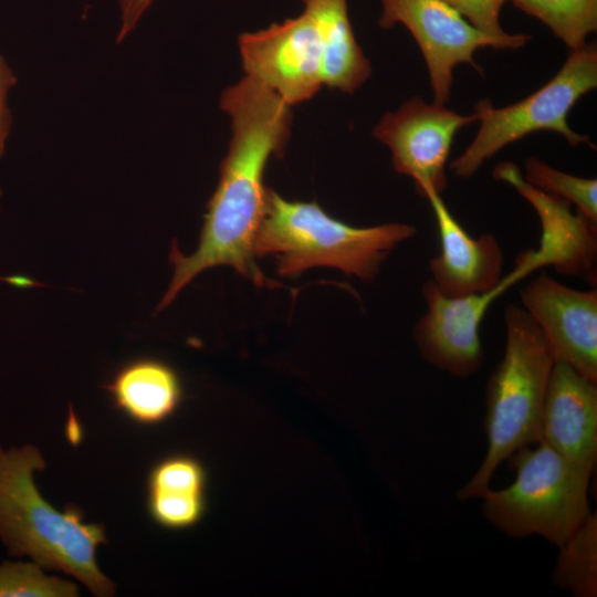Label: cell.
Segmentation results:
<instances>
[{
  "label": "cell",
  "mask_w": 597,
  "mask_h": 597,
  "mask_svg": "<svg viewBox=\"0 0 597 597\" xmlns=\"http://www.w3.org/2000/svg\"><path fill=\"white\" fill-rule=\"evenodd\" d=\"M220 106L231 117L228 154L207 205L197 250L184 255L174 240L169 255L174 275L158 311L195 276L218 265L233 268L260 287L280 286L256 265L254 239L264 213V170L272 156L283 153L290 136L291 108L275 92L248 75L222 93Z\"/></svg>",
  "instance_id": "1"
},
{
  "label": "cell",
  "mask_w": 597,
  "mask_h": 597,
  "mask_svg": "<svg viewBox=\"0 0 597 597\" xmlns=\"http://www.w3.org/2000/svg\"><path fill=\"white\" fill-rule=\"evenodd\" d=\"M44 468L34 446H0L1 542L10 556H27L42 568L72 575L95 596H113L115 584L96 563L97 546L107 543L104 526L85 523L76 505L60 512L46 502L33 480Z\"/></svg>",
  "instance_id": "2"
},
{
  "label": "cell",
  "mask_w": 597,
  "mask_h": 597,
  "mask_svg": "<svg viewBox=\"0 0 597 597\" xmlns=\"http://www.w3.org/2000/svg\"><path fill=\"white\" fill-rule=\"evenodd\" d=\"M417 232L416 227L401 222L349 226L316 202L289 201L266 188L254 253L272 255L282 276H295L313 266H331L370 282L390 252Z\"/></svg>",
  "instance_id": "3"
},
{
  "label": "cell",
  "mask_w": 597,
  "mask_h": 597,
  "mask_svg": "<svg viewBox=\"0 0 597 597\" xmlns=\"http://www.w3.org/2000/svg\"><path fill=\"white\" fill-rule=\"evenodd\" d=\"M505 347L485 389V457L458 492L459 500L481 496L503 460L536 444L551 371L552 349L540 327L520 305L504 310Z\"/></svg>",
  "instance_id": "4"
},
{
  "label": "cell",
  "mask_w": 597,
  "mask_h": 597,
  "mask_svg": "<svg viewBox=\"0 0 597 597\" xmlns=\"http://www.w3.org/2000/svg\"><path fill=\"white\" fill-rule=\"evenodd\" d=\"M510 459L515 480L507 488L483 491L484 515L511 537L536 534L561 547L590 514L591 473L543 441Z\"/></svg>",
  "instance_id": "5"
},
{
  "label": "cell",
  "mask_w": 597,
  "mask_h": 597,
  "mask_svg": "<svg viewBox=\"0 0 597 597\" xmlns=\"http://www.w3.org/2000/svg\"><path fill=\"white\" fill-rule=\"evenodd\" d=\"M597 86V49L590 43L570 50L562 69L546 84L526 98L494 107L489 100L475 104L480 128L465 150L449 166L460 178L472 177L482 164L507 145L540 132L562 134L570 146L588 143L574 132L567 116L577 101Z\"/></svg>",
  "instance_id": "6"
},
{
  "label": "cell",
  "mask_w": 597,
  "mask_h": 597,
  "mask_svg": "<svg viewBox=\"0 0 597 597\" xmlns=\"http://www.w3.org/2000/svg\"><path fill=\"white\" fill-rule=\"evenodd\" d=\"M379 25L389 29L404 24L418 43L426 61L434 102L446 104L460 63L476 66L473 54L481 48L520 49L526 34L490 35L471 24L444 0H380Z\"/></svg>",
  "instance_id": "7"
},
{
  "label": "cell",
  "mask_w": 597,
  "mask_h": 597,
  "mask_svg": "<svg viewBox=\"0 0 597 597\" xmlns=\"http://www.w3.org/2000/svg\"><path fill=\"white\" fill-rule=\"evenodd\" d=\"M531 273L530 266L519 260L495 289L459 297L446 296L430 279L425 281L421 294L427 311L416 323L412 334L422 358L455 377L465 378L475 374L484 359L480 326L489 307L507 289Z\"/></svg>",
  "instance_id": "8"
},
{
  "label": "cell",
  "mask_w": 597,
  "mask_h": 597,
  "mask_svg": "<svg viewBox=\"0 0 597 597\" xmlns=\"http://www.w3.org/2000/svg\"><path fill=\"white\" fill-rule=\"evenodd\" d=\"M476 121L443 104L416 96L383 116L374 136L391 151L394 169L412 178L416 191L441 193L447 187L446 166L455 133Z\"/></svg>",
  "instance_id": "9"
},
{
  "label": "cell",
  "mask_w": 597,
  "mask_h": 597,
  "mask_svg": "<svg viewBox=\"0 0 597 597\" xmlns=\"http://www.w3.org/2000/svg\"><path fill=\"white\" fill-rule=\"evenodd\" d=\"M248 76L292 106L310 100L323 83V49L315 21L305 10L296 18L239 36Z\"/></svg>",
  "instance_id": "10"
},
{
  "label": "cell",
  "mask_w": 597,
  "mask_h": 597,
  "mask_svg": "<svg viewBox=\"0 0 597 597\" xmlns=\"http://www.w3.org/2000/svg\"><path fill=\"white\" fill-rule=\"evenodd\" d=\"M520 300L554 360L597 383V291L573 289L541 273L520 291Z\"/></svg>",
  "instance_id": "11"
},
{
  "label": "cell",
  "mask_w": 597,
  "mask_h": 597,
  "mask_svg": "<svg viewBox=\"0 0 597 597\" xmlns=\"http://www.w3.org/2000/svg\"><path fill=\"white\" fill-rule=\"evenodd\" d=\"M493 177L514 187L538 216L540 247L525 251L536 270L549 265L563 275L593 274L597 256L595 223L578 211L574 213L568 201L530 185L513 163L496 165Z\"/></svg>",
  "instance_id": "12"
},
{
  "label": "cell",
  "mask_w": 597,
  "mask_h": 597,
  "mask_svg": "<svg viewBox=\"0 0 597 597\" xmlns=\"http://www.w3.org/2000/svg\"><path fill=\"white\" fill-rule=\"evenodd\" d=\"M436 218L440 252L429 262L431 282L449 297L482 294L502 280L504 255L498 239L490 233L471 237L447 208L441 193L428 191Z\"/></svg>",
  "instance_id": "13"
},
{
  "label": "cell",
  "mask_w": 597,
  "mask_h": 597,
  "mask_svg": "<svg viewBox=\"0 0 597 597\" xmlns=\"http://www.w3.org/2000/svg\"><path fill=\"white\" fill-rule=\"evenodd\" d=\"M540 441L584 470H595L597 386L562 360H554L551 371Z\"/></svg>",
  "instance_id": "14"
},
{
  "label": "cell",
  "mask_w": 597,
  "mask_h": 597,
  "mask_svg": "<svg viewBox=\"0 0 597 597\" xmlns=\"http://www.w3.org/2000/svg\"><path fill=\"white\" fill-rule=\"evenodd\" d=\"M103 388L114 408L142 426L166 421L182 400L178 373L167 363L150 357L126 363Z\"/></svg>",
  "instance_id": "15"
},
{
  "label": "cell",
  "mask_w": 597,
  "mask_h": 597,
  "mask_svg": "<svg viewBox=\"0 0 597 597\" xmlns=\"http://www.w3.org/2000/svg\"><path fill=\"white\" fill-rule=\"evenodd\" d=\"M205 468L188 454L156 462L147 476L146 506L151 520L169 530L189 528L206 511Z\"/></svg>",
  "instance_id": "16"
},
{
  "label": "cell",
  "mask_w": 597,
  "mask_h": 597,
  "mask_svg": "<svg viewBox=\"0 0 597 597\" xmlns=\"http://www.w3.org/2000/svg\"><path fill=\"white\" fill-rule=\"evenodd\" d=\"M317 27L323 49V83L354 93L371 73L348 18L347 0H301Z\"/></svg>",
  "instance_id": "17"
},
{
  "label": "cell",
  "mask_w": 597,
  "mask_h": 597,
  "mask_svg": "<svg viewBox=\"0 0 597 597\" xmlns=\"http://www.w3.org/2000/svg\"><path fill=\"white\" fill-rule=\"evenodd\" d=\"M553 574L555 584L577 597L597 594V515L589 514L559 547Z\"/></svg>",
  "instance_id": "18"
},
{
  "label": "cell",
  "mask_w": 597,
  "mask_h": 597,
  "mask_svg": "<svg viewBox=\"0 0 597 597\" xmlns=\"http://www.w3.org/2000/svg\"><path fill=\"white\" fill-rule=\"evenodd\" d=\"M544 23L570 50L586 45L597 29V0H510Z\"/></svg>",
  "instance_id": "19"
},
{
  "label": "cell",
  "mask_w": 597,
  "mask_h": 597,
  "mask_svg": "<svg viewBox=\"0 0 597 597\" xmlns=\"http://www.w3.org/2000/svg\"><path fill=\"white\" fill-rule=\"evenodd\" d=\"M524 179L533 187L575 205L579 213L597 223L596 179L563 172L535 157L527 158Z\"/></svg>",
  "instance_id": "20"
},
{
  "label": "cell",
  "mask_w": 597,
  "mask_h": 597,
  "mask_svg": "<svg viewBox=\"0 0 597 597\" xmlns=\"http://www.w3.org/2000/svg\"><path fill=\"white\" fill-rule=\"evenodd\" d=\"M77 586L55 576H46L34 562L0 564V597H75Z\"/></svg>",
  "instance_id": "21"
},
{
  "label": "cell",
  "mask_w": 597,
  "mask_h": 597,
  "mask_svg": "<svg viewBox=\"0 0 597 597\" xmlns=\"http://www.w3.org/2000/svg\"><path fill=\"white\" fill-rule=\"evenodd\" d=\"M457 9L471 24L490 35L506 32L500 24V13L509 0H444Z\"/></svg>",
  "instance_id": "22"
},
{
  "label": "cell",
  "mask_w": 597,
  "mask_h": 597,
  "mask_svg": "<svg viewBox=\"0 0 597 597\" xmlns=\"http://www.w3.org/2000/svg\"><path fill=\"white\" fill-rule=\"evenodd\" d=\"M17 78L4 57L0 55V157L4 154L11 129V112L8 107V94Z\"/></svg>",
  "instance_id": "23"
},
{
  "label": "cell",
  "mask_w": 597,
  "mask_h": 597,
  "mask_svg": "<svg viewBox=\"0 0 597 597\" xmlns=\"http://www.w3.org/2000/svg\"><path fill=\"white\" fill-rule=\"evenodd\" d=\"M153 1L154 0H118L122 25L116 38L117 43H122L124 39L135 29L140 17Z\"/></svg>",
  "instance_id": "24"
},
{
  "label": "cell",
  "mask_w": 597,
  "mask_h": 597,
  "mask_svg": "<svg viewBox=\"0 0 597 597\" xmlns=\"http://www.w3.org/2000/svg\"><path fill=\"white\" fill-rule=\"evenodd\" d=\"M0 196H1V189H0ZM0 281L14 285V286H19V287H29V286L40 285L39 282L27 276H0Z\"/></svg>",
  "instance_id": "25"
}]
</instances>
